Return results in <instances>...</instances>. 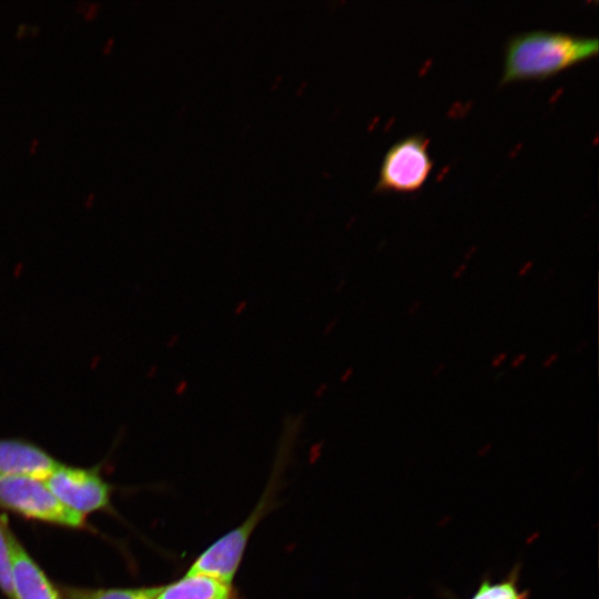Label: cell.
<instances>
[{
    "instance_id": "cell-1",
    "label": "cell",
    "mask_w": 599,
    "mask_h": 599,
    "mask_svg": "<svg viewBox=\"0 0 599 599\" xmlns=\"http://www.w3.org/2000/svg\"><path fill=\"white\" fill-rule=\"evenodd\" d=\"M596 37L536 29L516 33L505 45L500 83L537 79L555 73L595 57Z\"/></svg>"
},
{
    "instance_id": "cell-2",
    "label": "cell",
    "mask_w": 599,
    "mask_h": 599,
    "mask_svg": "<svg viewBox=\"0 0 599 599\" xmlns=\"http://www.w3.org/2000/svg\"><path fill=\"white\" fill-rule=\"evenodd\" d=\"M274 496L275 487L272 480L250 516L201 552L186 572L233 583L250 538L262 518L271 510Z\"/></svg>"
},
{
    "instance_id": "cell-3",
    "label": "cell",
    "mask_w": 599,
    "mask_h": 599,
    "mask_svg": "<svg viewBox=\"0 0 599 599\" xmlns=\"http://www.w3.org/2000/svg\"><path fill=\"white\" fill-rule=\"evenodd\" d=\"M0 506L23 517L69 528L84 525L81 514L64 506L43 479L0 476Z\"/></svg>"
},
{
    "instance_id": "cell-4",
    "label": "cell",
    "mask_w": 599,
    "mask_h": 599,
    "mask_svg": "<svg viewBox=\"0 0 599 599\" xmlns=\"http://www.w3.org/2000/svg\"><path fill=\"white\" fill-rule=\"evenodd\" d=\"M428 144L429 140L423 134H410L393 143L382 160L375 191L420 189L434 165Z\"/></svg>"
},
{
    "instance_id": "cell-5",
    "label": "cell",
    "mask_w": 599,
    "mask_h": 599,
    "mask_svg": "<svg viewBox=\"0 0 599 599\" xmlns=\"http://www.w3.org/2000/svg\"><path fill=\"white\" fill-rule=\"evenodd\" d=\"M44 481L64 506L82 516L109 505L110 486L95 469L60 464Z\"/></svg>"
},
{
    "instance_id": "cell-6",
    "label": "cell",
    "mask_w": 599,
    "mask_h": 599,
    "mask_svg": "<svg viewBox=\"0 0 599 599\" xmlns=\"http://www.w3.org/2000/svg\"><path fill=\"white\" fill-rule=\"evenodd\" d=\"M12 599H62L42 569L7 530Z\"/></svg>"
},
{
    "instance_id": "cell-7",
    "label": "cell",
    "mask_w": 599,
    "mask_h": 599,
    "mask_svg": "<svg viewBox=\"0 0 599 599\" xmlns=\"http://www.w3.org/2000/svg\"><path fill=\"white\" fill-rule=\"evenodd\" d=\"M60 465L39 446L21 439H0V476H31L45 480Z\"/></svg>"
},
{
    "instance_id": "cell-8",
    "label": "cell",
    "mask_w": 599,
    "mask_h": 599,
    "mask_svg": "<svg viewBox=\"0 0 599 599\" xmlns=\"http://www.w3.org/2000/svg\"><path fill=\"white\" fill-rule=\"evenodd\" d=\"M156 599H238L233 583L186 572L180 579L163 585Z\"/></svg>"
},
{
    "instance_id": "cell-9",
    "label": "cell",
    "mask_w": 599,
    "mask_h": 599,
    "mask_svg": "<svg viewBox=\"0 0 599 599\" xmlns=\"http://www.w3.org/2000/svg\"><path fill=\"white\" fill-rule=\"evenodd\" d=\"M520 571V564H516L499 581H493L488 576L483 577L469 599H529L530 591L519 587ZM446 597L457 599L450 593H446Z\"/></svg>"
},
{
    "instance_id": "cell-10",
    "label": "cell",
    "mask_w": 599,
    "mask_h": 599,
    "mask_svg": "<svg viewBox=\"0 0 599 599\" xmlns=\"http://www.w3.org/2000/svg\"><path fill=\"white\" fill-rule=\"evenodd\" d=\"M162 586L139 588H79L62 587L65 599H156Z\"/></svg>"
},
{
    "instance_id": "cell-11",
    "label": "cell",
    "mask_w": 599,
    "mask_h": 599,
    "mask_svg": "<svg viewBox=\"0 0 599 599\" xmlns=\"http://www.w3.org/2000/svg\"><path fill=\"white\" fill-rule=\"evenodd\" d=\"M8 528L0 518V589L12 599L11 576H10V558L8 547Z\"/></svg>"
},
{
    "instance_id": "cell-12",
    "label": "cell",
    "mask_w": 599,
    "mask_h": 599,
    "mask_svg": "<svg viewBox=\"0 0 599 599\" xmlns=\"http://www.w3.org/2000/svg\"><path fill=\"white\" fill-rule=\"evenodd\" d=\"M99 9H100V2L89 3L85 11H84V18L87 20H91V19L95 18V16L99 12Z\"/></svg>"
},
{
    "instance_id": "cell-13",
    "label": "cell",
    "mask_w": 599,
    "mask_h": 599,
    "mask_svg": "<svg viewBox=\"0 0 599 599\" xmlns=\"http://www.w3.org/2000/svg\"><path fill=\"white\" fill-rule=\"evenodd\" d=\"M507 357H508V353H506V352H502V353L497 354V355L491 359V363H490L491 367H493V368H498V367H500V366L506 362Z\"/></svg>"
},
{
    "instance_id": "cell-14",
    "label": "cell",
    "mask_w": 599,
    "mask_h": 599,
    "mask_svg": "<svg viewBox=\"0 0 599 599\" xmlns=\"http://www.w3.org/2000/svg\"><path fill=\"white\" fill-rule=\"evenodd\" d=\"M559 354L558 353H551L549 354L541 363L542 368H549L555 365V363L558 361Z\"/></svg>"
},
{
    "instance_id": "cell-15",
    "label": "cell",
    "mask_w": 599,
    "mask_h": 599,
    "mask_svg": "<svg viewBox=\"0 0 599 599\" xmlns=\"http://www.w3.org/2000/svg\"><path fill=\"white\" fill-rule=\"evenodd\" d=\"M422 305H423V303L419 300H415L414 302H412L410 305L407 308V316L408 317L415 316L418 313V311L420 309Z\"/></svg>"
},
{
    "instance_id": "cell-16",
    "label": "cell",
    "mask_w": 599,
    "mask_h": 599,
    "mask_svg": "<svg viewBox=\"0 0 599 599\" xmlns=\"http://www.w3.org/2000/svg\"><path fill=\"white\" fill-rule=\"evenodd\" d=\"M527 359V354L526 353H520L518 355H516L511 363H510V367L511 368H518L519 366H521L525 361Z\"/></svg>"
},
{
    "instance_id": "cell-17",
    "label": "cell",
    "mask_w": 599,
    "mask_h": 599,
    "mask_svg": "<svg viewBox=\"0 0 599 599\" xmlns=\"http://www.w3.org/2000/svg\"><path fill=\"white\" fill-rule=\"evenodd\" d=\"M28 30H29V24H27L24 22L18 24L17 31H16V37L17 38H22L23 35H26L28 33Z\"/></svg>"
},
{
    "instance_id": "cell-18",
    "label": "cell",
    "mask_w": 599,
    "mask_h": 599,
    "mask_svg": "<svg viewBox=\"0 0 599 599\" xmlns=\"http://www.w3.org/2000/svg\"><path fill=\"white\" fill-rule=\"evenodd\" d=\"M466 270H467V265H466L465 263H464V264H460V265L454 271L451 277H453L454 280L460 278V277L464 275V273L466 272Z\"/></svg>"
},
{
    "instance_id": "cell-19",
    "label": "cell",
    "mask_w": 599,
    "mask_h": 599,
    "mask_svg": "<svg viewBox=\"0 0 599 599\" xmlns=\"http://www.w3.org/2000/svg\"><path fill=\"white\" fill-rule=\"evenodd\" d=\"M532 267V262L525 263L518 271V276L524 277L526 276Z\"/></svg>"
},
{
    "instance_id": "cell-20",
    "label": "cell",
    "mask_w": 599,
    "mask_h": 599,
    "mask_svg": "<svg viewBox=\"0 0 599 599\" xmlns=\"http://www.w3.org/2000/svg\"><path fill=\"white\" fill-rule=\"evenodd\" d=\"M113 43H114V39L111 37L105 41V43L102 47V51L104 54H109L111 52Z\"/></svg>"
},
{
    "instance_id": "cell-21",
    "label": "cell",
    "mask_w": 599,
    "mask_h": 599,
    "mask_svg": "<svg viewBox=\"0 0 599 599\" xmlns=\"http://www.w3.org/2000/svg\"><path fill=\"white\" fill-rule=\"evenodd\" d=\"M444 369H445L444 363L437 364L432 370V376L439 377Z\"/></svg>"
},
{
    "instance_id": "cell-22",
    "label": "cell",
    "mask_w": 599,
    "mask_h": 599,
    "mask_svg": "<svg viewBox=\"0 0 599 599\" xmlns=\"http://www.w3.org/2000/svg\"><path fill=\"white\" fill-rule=\"evenodd\" d=\"M38 146H39V140H38V139H33V140L31 141L30 148H29L30 153L33 154V153L37 151Z\"/></svg>"
},
{
    "instance_id": "cell-23",
    "label": "cell",
    "mask_w": 599,
    "mask_h": 599,
    "mask_svg": "<svg viewBox=\"0 0 599 599\" xmlns=\"http://www.w3.org/2000/svg\"><path fill=\"white\" fill-rule=\"evenodd\" d=\"M39 32H40V27L39 26H37V24L29 26L28 33H30L32 35H37V34H39Z\"/></svg>"
},
{
    "instance_id": "cell-24",
    "label": "cell",
    "mask_w": 599,
    "mask_h": 599,
    "mask_svg": "<svg viewBox=\"0 0 599 599\" xmlns=\"http://www.w3.org/2000/svg\"><path fill=\"white\" fill-rule=\"evenodd\" d=\"M94 199H95L94 193H90V194L87 196V200L84 201L85 206H87V207H90V206L93 204Z\"/></svg>"
},
{
    "instance_id": "cell-25",
    "label": "cell",
    "mask_w": 599,
    "mask_h": 599,
    "mask_svg": "<svg viewBox=\"0 0 599 599\" xmlns=\"http://www.w3.org/2000/svg\"><path fill=\"white\" fill-rule=\"evenodd\" d=\"M587 346H588V341H583L582 343L578 344V346L575 349V353L580 354Z\"/></svg>"
},
{
    "instance_id": "cell-26",
    "label": "cell",
    "mask_w": 599,
    "mask_h": 599,
    "mask_svg": "<svg viewBox=\"0 0 599 599\" xmlns=\"http://www.w3.org/2000/svg\"><path fill=\"white\" fill-rule=\"evenodd\" d=\"M504 376V372H499L498 375L496 376V380L499 379V377H502Z\"/></svg>"
}]
</instances>
